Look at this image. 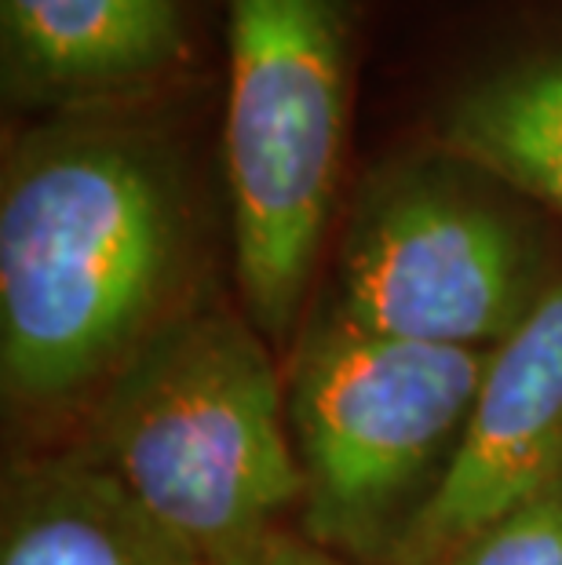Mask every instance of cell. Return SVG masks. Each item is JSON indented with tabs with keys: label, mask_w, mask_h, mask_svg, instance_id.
<instances>
[{
	"label": "cell",
	"mask_w": 562,
	"mask_h": 565,
	"mask_svg": "<svg viewBox=\"0 0 562 565\" xmlns=\"http://www.w3.org/2000/svg\"><path fill=\"white\" fill-rule=\"evenodd\" d=\"M0 565H209L77 452L19 463L0 500Z\"/></svg>",
	"instance_id": "obj_9"
},
{
	"label": "cell",
	"mask_w": 562,
	"mask_h": 565,
	"mask_svg": "<svg viewBox=\"0 0 562 565\" xmlns=\"http://www.w3.org/2000/svg\"><path fill=\"white\" fill-rule=\"evenodd\" d=\"M209 565H343L332 551L318 547L307 536H289L282 529H267L253 540L226 547L223 555L209 558Z\"/></svg>",
	"instance_id": "obj_11"
},
{
	"label": "cell",
	"mask_w": 562,
	"mask_h": 565,
	"mask_svg": "<svg viewBox=\"0 0 562 565\" xmlns=\"http://www.w3.org/2000/svg\"><path fill=\"white\" fill-rule=\"evenodd\" d=\"M489 354L369 335L321 315L285 398L307 540L358 562L391 558L457 449Z\"/></svg>",
	"instance_id": "obj_5"
},
{
	"label": "cell",
	"mask_w": 562,
	"mask_h": 565,
	"mask_svg": "<svg viewBox=\"0 0 562 565\" xmlns=\"http://www.w3.org/2000/svg\"><path fill=\"white\" fill-rule=\"evenodd\" d=\"M562 475V270L489 354L435 492L384 565H446L457 547Z\"/></svg>",
	"instance_id": "obj_8"
},
{
	"label": "cell",
	"mask_w": 562,
	"mask_h": 565,
	"mask_svg": "<svg viewBox=\"0 0 562 565\" xmlns=\"http://www.w3.org/2000/svg\"><path fill=\"white\" fill-rule=\"evenodd\" d=\"M416 74L405 139L486 168L562 223V0H405Z\"/></svg>",
	"instance_id": "obj_6"
},
{
	"label": "cell",
	"mask_w": 562,
	"mask_h": 565,
	"mask_svg": "<svg viewBox=\"0 0 562 565\" xmlns=\"http://www.w3.org/2000/svg\"><path fill=\"white\" fill-rule=\"evenodd\" d=\"M446 565H562V475L478 529Z\"/></svg>",
	"instance_id": "obj_10"
},
{
	"label": "cell",
	"mask_w": 562,
	"mask_h": 565,
	"mask_svg": "<svg viewBox=\"0 0 562 565\" xmlns=\"http://www.w3.org/2000/svg\"><path fill=\"white\" fill-rule=\"evenodd\" d=\"M234 237L220 81L153 103L11 121L0 164V376L8 402L95 398L205 299Z\"/></svg>",
	"instance_id": "obj_1"
},
{
	"label": "cell",
	"mask_w": 562,
	"mask_h": 565,
	"mask_svg": "<svg viewBox=\"0 0 562 565\" xmlns=\"http://www.w3.org/2000/svg\"><path fill=\"white\" fill-rule=\"evenodd\" d=\"M220 81L201 0H0L11 121L153 103Z\"/></svg>",
	"instance_id": "obj_7"
},
{
	"label": "cell",
	"mask_w": 562,
	"mask_h": 565,
	"mask_svg": "<svg viewBox=\"0 0 562 565\" xmlns=\"http://www.w3.org/2000/svg\"><path fill=\"white\" fill-rule=\"evenodd\" d=\"M74 452L205 558L304 500L267 340L216 299L179 310L106 380Z\"/></svg>",
	"instance_id": "obj_3"
},
{
	"label": "cell",
	"mask_w": 562,
	"mask_h": 565,
	"mask_svg": "<svg viewBox=\"0 0 562 565\" xmlns=\"http://www.w3.org/2000/svg\"><path fill=\"white\" fill-rule=\"evenodd\" d=\"M216 41L234 281L245 318L285 343L326 267L354 179L365 66L405 0H201Z\"/></svg>",
	"instance_id": "obj_2"
},
{
	"label": "cell",
	"mask_w": 562,
	"mask_h": 565,
	"mask_svg": "<svg viewBox=\"0 0 562 565\" xmlns=\"http://www.w3.org/2000/svg\"><path fill=\"white\" fill-rule=\"evenodd\" d=\"M559 226L486 168L399 139L351 179L326 256V318L388 340L497 351L562 270Z\"/></svg>",
	"instance_id": "obj_4"
}]
</instances>
